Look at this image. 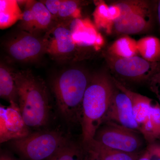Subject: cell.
Listing matches in <instances>:
<instances>
[{
    "label": "cell",
    "instance_id": "cell-7",
    "mask_svg": "<svg viewBox=\"0 0 160 160\" xmlns=\"http://www.w3.org/2000/svg\"><path fill=\"white\" fill-rule=\"evenodd\" d=\"M99 128L94 139L105 146L119 151L135 153L142 142L137 132L114 122H106Z\"/></svg>",
    "mask_w": 160,
    "mask_h": 160
},
{
    "label": "cell",
    "instance_id": "cell-1",
    "mask_svg": "<svg viewBox=\"0 0 160 160\" xmlns=\"http://www.w3.org/2000/svg\"><path fill=\"white\" fill-rule=\"evenodd\" d=\"M116 89L112 77L106 73H96L90 77L83 98L80 119L84 146L94 139L103 123Z\"/></svg>",
    "mask_w": 160,
    "mask_h": 160
},
{
    "label": "cell",
    "instance_id": "cell-8",
    "mask_svg": "<svg viewBox=\"0 0 160 160\" xmlns=\"http://www.w3.org/2000/svg\"><path fill=\"white\" fill-rule=\"evenodd\" d=\"M5 48L9 58L18 62H34L46 53L44 37L22 30L7 40Z\"/></svg>",
    "mask_w": 160,
    "mask_h": 160
},
{
    "label": "cell",
    "instance_id": "cell-23",
    "mask_svg": "<svg viewBox=\"0 0 160 160\" xmlns=\"http://www.w3.org/2000/svg\"><path fill=\"white\" fill-rule=\"evenodd\" d=\"M47 160H82V153L76 145L69 142Z\"/></svg>",
    "mask_w": 160,
    "mask_h": 160
},
{
    "label": "cell",
    "instance_id": "cell-3",
    "mask_svg": "<svg viewBox=\"0 0 160 160\" xmlns=\"http://www.w3.org/2000/svg\"><path fill=\"white\" fill-rule=\"evenodd\" d=\"M90 77L82 69L71 68L52 81L51 87L58 110L68 122H80L83 98Z\"/></svg>",
    "mask_w": 160,
    "mask_h": 160
},
{
    "label": "cell",
    "instance_id": "cell-17",
    "mask_svg": "<svg viewBox=\"0 0 160 160\" xmlns=\"http://www.w3.org/2000/svg\"><path fill=\"white\" fill-rule=\"evenodd\" d=\"M139 131L150 144L160 139V105L158 103L153 104L150 114L139 126Z\"/></svg>",
    "mask_w": 160,
    "mask_h": 160
},
{
    "label": "cell",
    "instance_id": "cell-21",
    "mask_svg": "<svg viewBox=\"0 0 160 160\" xmlns=\"http://www.w3.org/2000/svg\"><path fill=\"white\" fill-rule=\"evenodd\" d=\"M139 54L145 60L151 62H160V40L149 36L137 41Z\"/></svg>",
    "mask_w": 160,
    "mask_h": 160
},
{
    "label": "cell",
    "instance_id": "cell-2",
    "mask_svg": "<svg viewBox=\"0 0 160 160\" xmlns=\"http://www.w3.org/2000/svg\"><path fill=\"white\" fill-rule=\"evenodd\" d=\"M17 88L18 106L28 127L38 128L48 122L50 112L46 83L30 70H12Z\"/></svg>",
    "mask_w": 160,
    "mask_h": 160
},
{
    "label": "cell",
    "instance_id": "cell-30",
    "mask_svg": "<svg viewBox=\"0 0 160 160\" xmlns=\"http://www.w3.org/2000/svg\"><path fill=\"white\" fill-rule=\"evenodd\" d=\"M156 94L157 95L158 98L159 100V102L160 103V91L158 92H157L156 93Z\"/></svg>",
    "mask_w": 160,
    "mask_h": 160
},
{
    "label": "cell",
    "instance_id": "cell-25",
    "mask_svg": "<svg viewBox=\"0 0 160 160\" xmlns=\"http://www.w3.org/2000/svg\"><path fill=\"white\" fill-rule=\"evenodd\" d=\"M150 88L152 91H156L160 86V68L149 81Z\"/></svg>",
    "mask_w": 160,
    "mask_h": 160
},
{
    "label": "cell",
    "instance_id": "cell-18",
    "mask_svg": "<svg viewBox=\"0 0 160 160\" xmlns=\"http://www.w3.org/2000/svg\"><path fill=\"white\" fill-rule=\"evenodd\" d=\"M0 96L9 103L18 104L17 88L12 70L2 63L0 66Z\"/></svg>",
    "mask_w": 160,
    "mask_h": 160
},
{
    "label": "cell",
    "instance_id": "cell-28",
    "mask_svg": "<svg viewBox=\"0 0 160 160\" xmlns=\"http://www.w3.org/2000/svg\"><path fill=\"white\" fill-rule=\"evenodd\" d=\"M151 156L148 151H146L142 156L138 160H151Z\"/></svg>",
    "mask_w": 160,
    "mask_h": 160
},
{
    "label": "cell",
    "instance_id": "cell-6",
    "mask_svg": "<svg viewBox=\"0 0 160 160\" xmlns=\"http://www.w3.org/2000/svg\"><path fill=\"white\" fill-rule=\"evenodd\" d=\"M69 21L56 22L44 36L46 53L57 61L66 62L80 58L78 54L82 49L73 41Z\"/></svg>",
    "mask_w": 160,
    "mask_h": 160
},
{
    "label": "cell",
    "instance_id": "cell-14",
    "mask_svg": "<svg viewBox=\"0 0 160 160\" xmlns=\"http://www.w3.org/2000/svg\"><path fill=\"white\" fill-rule=\"evenodd\" d=\"M112 78L116 87L127 95L131 100L134 118L139 127L150 114L153 105L152 100L143 95L132 91L115 78L112 77Z\"/></svg>",
    "mask_w": 160,
    "mask_h": 160
},
{
    "label": "cell",
    "instance_id": "cell-10",
    "mask_svg": "<svg viewBox=\"0 0 160 160\" xmlns=\"http://www.w3.org/2000/svg\"><path fill=\"white\" fill-rule=\"evenodd\" d=\"M56 22L53 16L41 1H27L18 27L21 30L39 35L42 32L46 33Z\"/></svg>",
    "mask_w": 160,
    "mask_h": 160
},
{
    "label": "cell",
    "instance_id": "cell-27",
    "mask_svg": "<svg viewBox=\"0 0 160 160\" xmlns=\"http://www.w3.org/2000/svg\"><path fill=\"white\" fill-rule=\"evenodd\" d=\"M0 160H17L8 153L6 152H1Z\"/></svg>",
    "mask_w": 160,
    "mask_h": 160
},
{
    "label": "cell",
    "instance_id": "cell-22",
    "mask_svg": "<svg viewBox=\"0 0 160 160\" xmlns=\"http://www.w3.org/2000/svg\"><path fill=\"white\" fill-rule=\"evenodd\" d=\"M81 2L74 0H61L56 22H63L81 17Z\"/></svg>",
    "mask_w": 160,
    "mask_h": 160
},
{
    "label": "cell",
    "instance_id": "cell-16",
    "mask_svg": "<svg viewBox=\"0 0 160 160\" xmlns=\"http://www.w3.org/2000/svg\"><path fill=\"white\" fill-rule=\"evenodd\" d=\"M85 147L93 158L97 160H137L135 153L111 149L94 139Z\"/></svg>",
    "mask_w": 160,
    "mask_h": 160
},
{
    "label": "cell",
    "instance_id": "cell-13",
    "mask_svg": "<svg viewBox=\"0 0 160 160\" xmlns=\"http://www.w3.org/2000/svg\"><path fill=\"white\" fill-rule=\"evenodd\" d=\"M73 41L79 47L93 48L98 50L104 44L102 36L89 19H74L69 21Z\"/></svg>",
    "mask_w": 160,
    "mask_h": 160
},
{
    "label": "cell",
    "instance_id": "cell-24",
    "mask_svg": "<svg viewBox=\"0 0 160 160\" xmlns=\"http://www.w3.org/2000/svg\"><path fill=\"white\" fill-rule=\"evenodd\" d=\"M41 2L45 5L55 20L58 12L61 0H46L42 1Z\"/></svg>",
    "mask_w": 160,
    "mask_h": 160
},
{
    "label": "cell",
    "instance_id": "cell-4",
    "mask_svg": "<svg viewBox=\"0 0 160 160\" xmlns=\"http://www.w3.org/2000/svg\"><path fill=\"white\" fill-rule=\"evenodd\" d=\"M121 14L116 20L113 30L125 35L138 34L151 30L157 13V2L142 0L120 1L112 3Z\"/></svg>",
    "mask_w": 160,
    "mask_h": 160
},
{
    "label": "cell",
    "instance_id": "cell-12",
    "mask_svg": "<svg viewBox=\"0 0 160 160\" xmlns=\"http://www.w3.org/2000/svg\"><path fill=\"white\" fill-rule=\"evenodd\" d=\"M109 121L139 131V127L134 118L131 100L117 87L103 122Z\"/></svg>",
    "mask_w": 160,
    "mask_h": 160
},
{
    "label": "cell",
    "instance_id": "cell-29",
    "mask_svg": "<svg viewBox=\"0 0 160 160\" xmlns=\"http://www.w3.org/2000/svg\"><path fill=\"white\" fill-rule=\"evenodd\" d=\"M157 14L158 21L159 25L160 31V0L157 2Z\"/></svg>",
    "mask_w": 160,
    "mask_h": 160
},
{
    "label": "cell",
    "instance_id": "cell-15",
    "mask_svg": "<svg viewBox=\"0 0 160 160\" xmlns=\"http://www.w3.org/2000/svg\"><path fill=\"white\" fill-rule=\"evenodd\" d=\"M120 14V9L116 5L112 4L109 6L103 1H98L93 13L95 26L98 29H103L107 34H110Z\"/></svg>",
    "mask_w": 160,
    "mask_h": 160
},
{
    "label": "cell",
    "instance_id": "cell-11",
    "mask_svg": "<svg viewBox=\"0 0 160 160\" xmlns=\"http://www.w3.org/2000/svg\"><path fill=\"white\" fill-rule=\"evenodd\" d=\"M10 106L0 107V142L19 139L29 135V127L26 125L18 104L11 102Z\"/></svg>",
    "mask_w": 160,
    "mask_h": 160
},
{
    "label": "cell",
    "instance_id": "cell-20",
    "mask_svg": "<svg viewBox=\"0 0 160 160\" xmlns=\"http://www.w3.org/2000/svg\"><path fill=\"white\" fill-rule=\"evenodd\" d=\"M107 53L119 58H129L139 55L137 42L128 36H124L112 43Z\"/></svg>",
    "mask_w": 160,
    "mask_h": 160
},
{
    "label": "cell",
    "instance_id": "cell-26",
    "mask_svg": "<svg viewBox=\"0 0 160 160\" xmlns=\"http://www.w3.org/2000/svg\"><path fill=\"white\" fill-rule=\"evenodd\" d=\"M147 151L151 157L155 156L160 159V145L152 143L147 147Z\"/></svg>",
    "mask_w": 160,
    "mask_h": 160
},
{
    "label": "cell",
    "instance_id": "cell-5",
    "mask_svg": "<svg viewBox=\"0 0 160 160\" xmlns=\"http://www.w3.org/2000/svg\"><path fill=\"white\" fill-rule=\"evenodd\" d=\"M69 141L57 131H43L12 140V148L26 160H47Z\"/></svg>",
    "mask_w": 160,
    "mask_h": 160
},
{
    "label": "cell",
    "instance_id": "cell-9",
    "mask_svg": "<svg viewBox=\"0 0 160 160\" xmlns=\"http://www.w3.org/2000/svg\"><path fill=\"white\" fill-rule=\"evenodd\" d=\"M106 55L109 66L114 73L133 82L149 81L160 68V62H151L138 56L119 58L107 53Z\"/></svg>",
    "mask_w": 160,
    "mask_h": 160
},
{
    "label": "cell",
    "instance_id": "cell-19",
    "mask_svg": "<svg viewBox=\"0 0 160 160\" xmlns=\"http://www.w3.org/2000/svg\"><path fill=\"white\" fill-rule=\"evenodd\" d=\"M23 12L18 1H0V28L7 29L22 19Z\"/></svg>",
    "mask_w": 160,
    "mask_h": 160
}]
</instances>
